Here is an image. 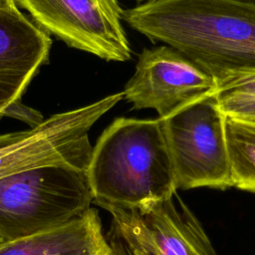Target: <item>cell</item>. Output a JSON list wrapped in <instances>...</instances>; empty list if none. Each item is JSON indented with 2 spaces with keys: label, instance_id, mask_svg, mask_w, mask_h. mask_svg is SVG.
<instances>
[{
  "label": "cell",
  "instance_id": "obj_16",
  "mask_svg": "<svg viewBox=\"0 0 255 255\" xmlns=\"http://www.w3.org/2000/svg\"><path fill=\"white\" fill-rule=\"evenodd\" d=\"M0 11L19 12L18 0H0Z\"/></svg>",
  "mask_w": 255,
  "mask_h": 255
},
{
  "label": "cell",
  "instance_id": "obj_13",
  "mask_svg": "<svg viewBox=\"0 0 255 255\" xmlns=\"http://www.w3.org/2000/svg\"><path fill=\"white\" fill-rule=\"evenodd\" d=\"M240 95L255 98V74L240 76L218 84L216 96Z\"/></svg>",
  "mask_w": 255,
  "mask_h": 255
},
{
  "label": "cell",
  "instance_id": "obj_7",
  "mask_svg": "<svg viewBox=\"0 0 255 255\" xmlns=\"http://www.w3.org/2000/svg\"><path fill=\"white\" fill-rule=\"evenodd\" d=\"M112 229L134 255H217L200 222L177 193L136 207L104 208Z\"/></svg>",
  "mask_w": 255,
  "mask_h": 255
},
{
  "label": "cell",
  "instance_id": "obj_6",
  "mask_svg": "<svg viewBox=\"0 0 255 255\" xmlns=\"http://www.w3.org/2000/svg\"><path fill=\"white\" fill-rule=\"evenodd\" d=\"M18 5L41 29L69 47L106 61L131 58L118 0H18Z\"/></svg>",
  "mask_w": 255,
  "mask_h": 255
},
{
  "label": "cell",
  "instance_id": "obj_18",
  "mask_svg": "<svg viewBox=\"0 0 255 255\" xmlns=\"http://www.w3.org/2000/svg\"><path fill=\"white\" fill-rule=\"evenodd\" d=\"M134 1H136V2H144L146 0H134Z\"/></svg>",
  "mask_w": 255,
  "mask_h": 255
},
{
  "label": "cell",
  "instance_id": "obj_5",
  "mask_svg": "<svg viewBox=\"0 0 255 255\" xmlns=\"http://www.w3.org/2000/svg\"><path fill=\"white\" fill-rule=\"evenodd\" d=\"M225 118L211 96L160 119L177 189L232 186Z\"/></svg>",
  "mask_w": 255,
  "mask_h": 255
},
{
  "label": "cell",
  "instance_id": "obj_11",
  "mask_svg": "<svg viewBox=\"0 0 255 255\" xmlns=\"http://www.w3.org/2000/svg\"><path fill=\"white\" fill-rule=\"evenodd\" d=\"M225 117L232 186L255 192V123Z\"/></svg>",
  "mask_w": 255,
  "mask_h": 255
},
{
  "label": "cell",
  "instance_id": "obj_17",
  "mask_svg": "<svg viewBox=\"0 0 255 255\" xmlns=\"http://www.w3.org/2000/svg\"><path fill=\"white\" fill-rule=\"evenodd\" d=\"M238 1H243V2H248V3H254L255 4V0H238Z\"/></svg>",
  "mask_w": 255,
  "mask_h": 255
},
{
  "label": "cell",
  "instance_id": "obj_20",
  "mask_svg": "<svg viewBox=\"0 0 255 255\" xmlns=\"http://www.w3.org/2000/svg\"><path fill=\"white\" fill-rule=\"evenodd\" d=\"M1 242H2V240H1V239H0V243H1Z\"/></svg>",
  "mask_w": 255,
  "mask_h": 255
},
{
  "label": "cell",
  "instance_id": "obj_10",
  "mask_svg": "<svg viewBox=\"0 0 255 255\" xmlns=\"http://www.w3.org/2000/svg\"><path fill=\"white\" fill-rule=\"evenodd\" d=\"M108 249L94 208L59 227L0 243V255H105Z\"/></svg>",
  "mask_w": 255,
  "mask_h": 255
},
{
  "label": "cell",
  "instance_id": "obj_1",
  "mask_svg": "<svg viewBox=\"0 0 255 255\" xmlns=\"http://www.w3.org/2000/svg\"><path fill=\"white\" fill-rule=\"evenodd\" d=\"M123 20L198 65L217 84L255 74V4L238 0H147Z\"/></svg>",
  "mask_w": 255,
  "mask_h": 255
},
{
  "label": "cell",
  "instance_id": "obj_14",
  "mask_svg": "<svg viewBox=\"0 0 255 255\" xmlns=\"http://www.w3.org/2000/svg\"><path fill=\"white\" fill-rule=\"evenodd\" d=\"M4 116L18 119L28 124L30 128H35L44 121V118L40 112L25 106L21 100L12 103L4 112Z\"/></svg>",
  "mask_w": 255,
  "mask_h": 255
},
{
  "label": "cell",
  "instance_id": "obj_19",
  "mask_svg": "<svg viewBox=\"0 0 255 255\" xmlns=\"http://www.w3.org/2000/svg\"><path fill=\"white\" fill-rule=\"evenodd\" d=\"M108 245H109V244H108ZM108 250H109V249H108ZM107 253H108V251H107V252H106V253H105V255H107Z\"/></svg>",
  "mask_w": 255,
  "mask_h": 255
},
{
  "label": "cell",
  "instance_id": "obj_4",
  "mask_svg": "<svg viewBox=\"0 0 255 255\" xmlns=\"http://www.w3.org/2000/svg\"><path fill=\"white\" fill-rule=\"evenodd\" d=\"M124 99L123 92L51 116L28 129L0 134V178L43 165L87 170L91 128Z\"/></svg>",
  "mask_w": 255,
  "mask_h": 255
},
{
  "label": "cell",
  "instance_id": "obj_15",
  "mask_svg": "<svg viewBox=\"0 0 255 255\" xmlns=\"http://www.w3.org/2000/svg\"><path fill=\"white\" fill-rule=\"evenodd\" d=\"M106 238L109 244L107 255H134V253L128 247L114 229L111 230Z\"/></svg>",
  "mask_w": 255,
  "mask_h": 255
},
{
  "label": "cell",
  "instance_id": "obj_9",
  "mask_svg": "<svg viewBox=\"0 0 255 255\" xmlns=\"http://www.w3.org/2000/svg\"><path fill=\"white\" fill-rule=\"evenodd\" d=\"M52 39L22 12L0 11V119L49 61Z\"/></svg>",
  "mask_w": 255,
  "mask_h": 255
},
{
  "label": "cell",
  "instance_id": "obj_3",
  "mask_svg": "<svg viewBox=\"0 0 255 255\" xmlns=\"http://www.w3.org/2000/svg\"><path fill=\"white\" fill-rule=\"evenodd\" d=\"M94 200L86 170L43 165L0 178V239L10 241L59 227Z\"/></svg>",
  "mask_w": 255,
  "mask_h": 255
},
{
  "label": "cell",
  "instance_id": "obj_12",
  "mask_svg": "<svg viewBox=\"0 0 255 255\" xmlns=\"http://www.w3.org/2000/svg\"><path fill=\"white\" fill-rule=\"evenodd\" d=\"M222 113L231 118L255 123V98L240 95L216 96Z\"/></svg>",
  "mask_w": 255,
  "mask_h": 255
},
{
  "label": "cell",
  "instance_id": "obj_8",
  "mask_svg": "<svg viewBox=\"0 0 255 255\" xmlns=\"http://www.w3.org/2000/svg\"><path fill=\"white\" fill-rule=\"evenodd\" d=\"M217 92L212 76L182 53L163 45L142 50L123 94L133 109L155 110L162 120Z\"/></svg>",
  "mask_w": 255,
  "mask_h": 255
},
{
  "label": "cell",
  "instance_id": "obj_2",
  "mask_svg": "<svg viewBox=\"0 0 255 255\" xmlns=\"http://www.w3.org/2000/svg\"><path fill=\"white\" fill-rule=\"evenodd\" d=\"M99 206L136 207L177 190L162 121L118 118L92 149L86 170Z\"/></svg>",
  "mask_w": 255,
  "mask_h": 255
}]
</instances>
